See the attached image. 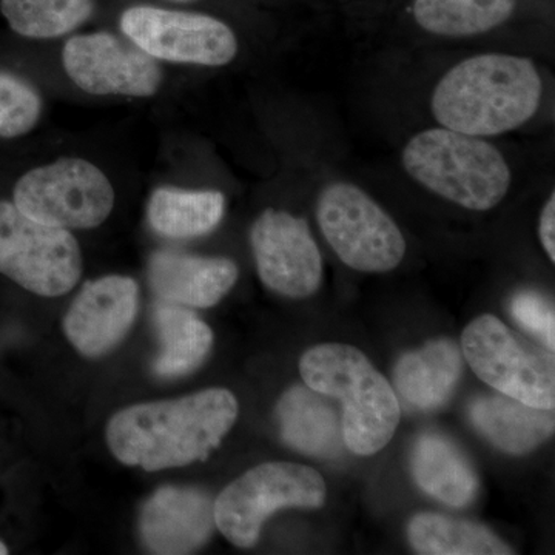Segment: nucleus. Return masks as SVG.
<instances>
[{"instance_id":"obj_4","label":"nucleus","mask_w":555,"mask_h":555,"mask_svg":"<svg viewBox=\"0 0 555 555\" xmlns=\"http://www.w3.org/2000/svg\"><path fill=\"white\" fill-rule=\"evenodd\" d=\"M401 163L420 185L467 210L499 206L513 182L509 164L495 145L447 127L409 139Z\"/></svg>"},{"instance_id":"obj_5","label":"nucleus","mask_w":555,"mask_h":555,"mask_svg":"<svg viewBox=\"0 0 555 555\" xmlns=\"http://www.w3.org/2000/svg\"><path fill=\"white\" fill-rule=\"evenodd\" d=\"M326 502L320 473L297 463H262L232 481L214 503L215 525L232 545L251 547L283 507L317 509Z\"/></svg>"},{"instance_id":"obj_15","label":"nucleus","mask_w":555,"mask_h":555,"mask_svg":"<svg viewBox=\"0 0 555 555\" xmlns=\"http://www.w3.org/2000/svg\"><path fill=\"white\" fill-rule=\"evenodd\" d=\"M238 266L229 258L156 251L149 280L160 302L206 309L218 305L238 281Z\"/></svg>"},{"instance_id":"obj_6","label":"nucleus","mask_w":555,"mask_h":555,"mask_svg":"<svg viewBox=\"0 0 555 555\" xmlns=\"http://www.w3.org/2000/svg\"><path fill=\"white\" fill-rule=\"evenodd\" d=\"M317 219L338 258L358 272H390L406 255V241L396 221L350 182H332L321 190Z\"/></svg>"},{"instance_id":"obj_12","label":"nucleus","mask_w":555,"mask_h":555,"mask_svg":"<svg viewBox=\"0 0 555 555\" xmlns=\"http://www.w3.org/2000/svg\"><path fill=\"white\" fill-rule=\"evenodd\" d=\"M250 244L266 287L295 299L315 294L323 281V257L305 218L268 208L251 225Z\"/></svg>"},{"instance_id":"obj_17","label":"nucleus","mask_w":555,"mask_h":555,"mask_svg":"<svg viewBox=\"0 0 555 555\" xmlns=\"http://www.w3.org/2000/svg\"><path fill=\"white\" fill-rule=\"evenodd\" d=\"M462 372L460 347L448 338L433 339L398 360L393 383L409 404L429 411L447 403Z\"/></svg>"},{"instance_id":"obj_21","label":"nucleus","mask_w":555,"mask_h":555,"mask_svg":"<svg viewBox=\"0 0 555 555\" xmlns=\"http://www.w3.org/2000/svg\"><path fill=\"white\" fill-rule=\"evenodd\" d=\"M225 196L217 190L159 188L149 201L150 225L169 238H195L217 229Z\"/></svg>"},{"instance_id":"obj_7","label":"nucleus","mask_w":555,"mask_h":555,"mask_svg":"<svg viewBox=\"0 0 555 555\" xmlns=\"http://www.w3.org/2000/svg\"><path fill=\"white\" fill-rule=\"evenodd\" d=\"M14 206L53 228L94 229L115 207V189L93 163L62 158L36 167L16 182Z\"/></svg>"},{"instance_id":"obj_20","label":"nucleus","mask_w":555,"mask_h":555,"mask_svg":"<svg viewBox=\"0 0 555 555\" xmlns=\"http://www.w3.org/2000/svg\"><path fill=\"white\" fill-rule=\"evenodd\" d=\"M153 320L160 345L153 372L163 378L184 377L195 372L214 346L211 328L192 310L169 302L156 306Z\"/></svg>"},{"instance_id":"obj_25","label":"nucleus","mask_w":555,"mask_h":555,"mask_svg":"<svg viewBox=\"0 0 555 555\" xmlns=\"http://www.w3.org/2000/svg\"><path fill=\"white\" fill-rule=\"evenodd\" d=\"M42 107V98L30 83L0 72V138H17L35 129Z\"/></svg>"},{"instance_id":"obj_10","label":"nucleus","mask_w":555,"mask_h":555,"mask_svg":"<svg viewBox=\"0 0 555 555\" xmlns=\"http://www.w3.org/2000/svg\"><path fill=\"white\" fill-rule=\"evenodd\" d=\"M120 30L156 61L222 67L238 54L232 28L208 14L131 7L120 17Z\"/></svg>"},{"instance_id":"obj_19","label":"nucleus","mask_w":555,"mask_h":555,"mask_svg":"<svg viewBox=\"0 0 555 555\" xmlns=\"http://www.w3.org/2000/svg\"><path fill=\"white\" fill-rule=\"evenodd\" d=\"M411 469L415 483L444 505L465 507L476 500V470L447 437L438 434L420 437L412 451Z\"/></svg>"},{"instance_id":"obj_2","label":"nucleus","mask_w":555,"mask_h":555,"mask_svg":"<svg viewBox=\"0 0 555 555\" xmlns=\"http://www.w3.org/2000/svg\"><path fill=\"white\" fill-rule=\"evenodd\" d=\"M543 82L534 62L513 54L467 57L437 83L430 108L441 127L488 138L516 130L539 109Z\"/></svg>"},{"instance_id":"obj_3","label":"nucleus","mask_w":555,"mask_h":555,"mask_svg":"<svg viewBox=\"0 0 555 555\" xmlns=\"http://www.w3.org/2000/svg\"><path fill=\"white\" fill-rule=\"evenodd\" d=\"M306 386L343 404V437L349 451L374 455L392 440L400 404L386 377L357 347L327 343L299 361Z\"/></svg>"},{"instance_id":"obj_28","label":"nucleus","mask_w":555,"mask_h":555,"mask_svg":"<svg viewBox=\"0 0 555 555\" xmlns=\"http://www.w3.org/2000/svg\"><path fill=\"white\" fill-rule=\"evenodd\" d=\"M9 554V547H7L5 543L0 542V555Z\"/></svg>"},{"instance_id":"obj_11","label":"nucleus","mask_w":555,"mask_h":555,"mask_svg":"<svg viewBox=\"0 0 555 555\" xmlns=\"http://www.w3.org/2000/svg\"><path fill=\"white\" fill-rule=\"evenodd\" d=\"M62 64L68 78L94 96L150 98L163 83L155 57L107 31L73 36L62 50Z\"/></svg>"},{"instance_id":"obj_18","label":"nucleus","mask_w":555,"mask_h":555,"mask_svg":"<svg viewBox=\"0 0 555 555\" xmlns=\"http://www.w3.org/2000/svg\"><path fill=\"white\" fill-rule=\"evenodd\" d=\"M469 414L478 433L507 454H526L554 433L553 411L528 406L503 393L477 398Z\"/></svg>"},{"instance_id":"obj_29","label":"nucleus","mask_w":555,"mask_h":555,"mask_svg":"<svg viewBox=\"0 0 555 555\" xmlns=\"http://www.w3.org/2000/svg\"><path fill=\"white\" fill-rule=\"evenodd\" d=\"M171 2H190V0H171Z\"/></svg>"},{"instance_id":"obj_27","label":"nucleus","mask_w":555,"mask_h":555,"mask_svg":"<svg viewBox=\"0 0 555 555\" xmlns=\"http://www.w3.org/2000/svg\"><path fill=\"white\" fill-rule=\"evenodd\" d=\"M539 236L551 262L555 261V193H551L539 219Z\"/></svg>"},{"instance_id":"obj_26","label":"nucleus","mask_w":555,"mask_h":555,"mask_svg":"<svg viewBox=\"0 0 555 555\" xmlns=\"http://www.w3.org/2000/svg\"><path fill=\"white\" fill-rule=\"evenodd\" d=\"M514 320L529 334L542 339L547 350L553 352L555 346L554 306L534 291H524L511 301Z\"/></svg>"},{"instance_id":"obj_8","label":"nucleus","mask_w":555,"mask_h":555,"mask_svg":"<svg viewBox=\"0 0 555 555\" xmlns=\"http://www.w3.org/2000/svg\"><path fill=\"white\" fill-rule=\"evenodd\" d=\"M462 349L486 385L528 406L554 411V352L528 345L494 315H481L467 324Z\"/></svg>"},{"instance_id":"obj_23","label":"nucleus","mask_w":555,"mask_h":555,"mask_svg":"<svg viewBox=\"0 0 555 555\" xmlns=\"http://www.w3.org/2000/svg\"><path fill=\"white\" fill-rule=\"evenodd\" d=\"M516 3L517 0H415L414 17L427 33L465 38L505 24Z\"/></svg>"},{"instance_id":"obj_14","label":"nucleus","mask_w":555,"mask_h":555,"mask_svg":"<svg viewBox=\"0 0 555 555\" xmlns=\"http://www.w3.org/2000/svg\"><path fill=\"white\" fill-rule=\"evenodd\" d=\"M214 500L199 489L166 486L142 506L139 531L153 554H189L210 539Z\"/></svg>"},{"instance_id":"obj_24","label":"nucleus","mask_w":555,"mask_h":555,"mask_svg":"<svg viewBox=\"0 0 555 555\" xmlns=\"http://www.w3.org/2000/svg\"><path fill=\"white\" fill-rule=\"evenodd\" d=\"M93 0H0L11 30L24 38L53 39L89 21Z\"/></svg>"},{"instance_id":"obj_16","label":"nucleus","mask_w":555,"mask_h":555,"mask_svg":"<svg viewBox=\"0 0 555 555\" xmlns=\"http://www.w3.org/2000/svg\"><path fill=\"white\" fill-rule=\"evenodd\" d=\"M281 437L301 454L337 459L345 452L343 423L337 408L327 396L295 386L286 390L276 404Z\"/></svg>"},{"instance_id":"obj_9","label":"nucleus","mask_w":555,"mask_h":555,"mask_svg":"<svg viewBox=\"0 0 555 555\" xmlns=\"http://www.w3.org/2000/svg\"><path fill=\"white\" fill-rule=\"evenodd\" d=\"M0 273L40 297H61L82 275L78 241L0 201Z\"/></svg>"},{"instance_id":"obj_22","label":"nucleus","mask_w":555,"mask_h":555,"mask_svg":"<svg viewBox=\"0 0 555 555\" xmlns=\"http://www.w3.org/2000/svg\"><path fill=\"white\" fill-rule=\"evenodd\" d=\"M409 543L423 555H511L514 551L483 525L423 513L412 518Z\"/></svg>"},{"instance_id":"obj_1","label":"nucleus","mask_w":555,"mask_h":555,"mask_svg":"<svg viewBox=\"0 0 555 555\" xmlns=\"http://www.w3.org/2000/svg\"><path fill=\"white\" fill-rule=\"evenodd\" d=\"M228 389H206L178 400L134 404L112 416L107 444L127 466L149 473L204 462L238 418Z\"/></svg>"},{"instance_id":"obj_13","label":"nucleus","mask_w":555,"mask_h":555,"mask_svg":"<svg viewBox=\"0 0 555 555\" xmlns=\"http://www.w3.org/2000/svg\"><path fill=\"white\" fill-rule=\"evenodd\" d=\"M138 306L133 278L108 275L89 281L64 318L65 335L82 356H105L129 334Z\"/></svg>"}]
</instances>
